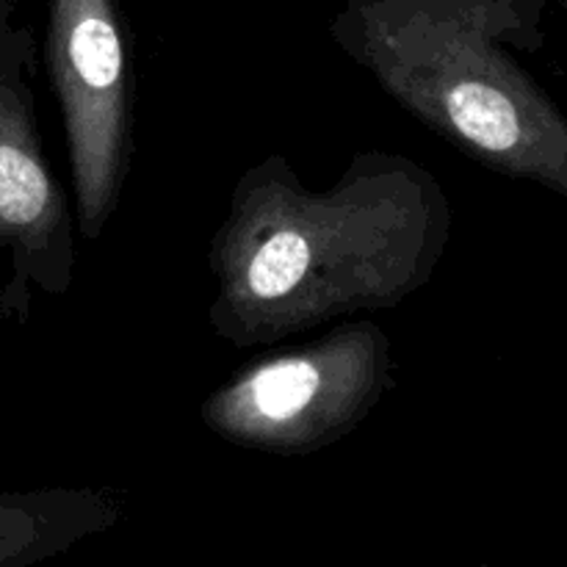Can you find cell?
I'll list each match as a JSON object with an SVG mask.
<instances>
[{"mask_svg":"<svg viewBox=\"0 0 567 567\" xmlns=\"http://www.w3.org/2000/svg\"><path fill=\"white\" fill-rule=\"evenodd\" d=\"M44 64L64 120L78 227L94 244L133 158V72L116 0H50Z\"/></svg>","mask_w":567,"mask_h":567,"instance_id":"5b68a950","label":"cell"},{"mask_svg":"<svg viewBox=\"0 0 567 567\" xmlns=\"http://www.w3.org/2000/svg\"><path fill=\"white\" fill-rule=\"evenodd\" d=\"M396 382L382 327L352 321L238 369L199 404V419L233 446L299 457L343 441Z\"/></svg>","mask_w":567,"mask_h":567,"instance_id":"3957f363","label":"cell"},{"mask_svg":"<svg viewBox=\"0 0 567 567\" xmlns=\"http://www.w3.org/2000/svg\"><path fill=\"white\" fill-rule=\"evenodd\" d=\"M33 83V33L0 14V321L14 324L75 280L70 199L48 161Z\"/></svg>","mask_w":567,"mask_h":567,"instance_id":"277c9868","label":"cell"},{"mask_svg":"<svg viewBox=\"0 0 567 567\" xmlns=\"http://www.w3.org/2000/svg\"><path fill=\"white\" fill-rule=\"evenodd\" d=\"M443 183L391 150H360L313 192L282 153L238 177L208 247V327L236 349L269 347L354 310L399 308L449 247Z\"/></svg>","mask_w":567,"mask_h":567,"instance_id":"6da1fadb","label":"cell"},{"mask_svg":"<svg viewBox=\"0 0 567 567\" xmlns=\"http://www.w3.org/2000/svg\"><path fill=\"white\" fill-rule=\"evenodd\" d=\"M120 498L100 487L0 493V567H33L114 529Z\"/></svg>","mask_w":567,"mask_h":567,"instance_id":"8992f818","label":"cell"},{"mask_svg":"<svg viewBox=\"0 0 567 567\" xmlns=\"http://www.w3.org/2000/svg\"><path fill=\"white\" fill-rule=\"evenodd\" d=\"M546 0H349L330 39L471 158L567 197V120L507 53Z\"/></svg>","mask_w":567,"mask_h":567,"instance_id":"7a4b0ae2","label":"cell"}]
</instances>
